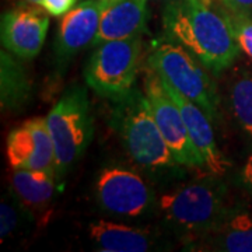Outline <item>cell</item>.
Masks as SVG:
<instances>
[{
	"mask_svg": "<svg viewBox=\"0 0 252 252\" xmlns=\"http://www.w3.org/2000/svg\"><path fill=\"white\" fill-rule=\"evenodd\" d=\"M142 54V36L97 45L84 69V79L97 94L117 99L135 87Z\"/></svg>",
	"mask_w": 252,
	"mask_h": 252,
	"instance_id": "8992f818",
	"label": "cell"
},
{
	"mask_svg": "<svg viewBox=\"0 0 252 252\" xmlns=\"http://www.w3.org/2000/svg\"><path fill=\"white\" fill-rule=\"evenodd\" d=\"M238 180H240L241 187L252 196V152L248 154V157L244 161L243 167L240 170Z\"/></svg>",
	"mask_w": 252,
	"mask_h": 252,
	"instance_id": "603a6c76",
	"label": "cell"
},
{
	"mask_svg": "<svg viewBox=\"0 0 252 252\" xmlns=\"http://www.w3.org/2000/svg\"><path fill=\"white\" fill-rule=\"evenodd\" d=\"M143 89L157 126L178 164L205 167L202 157L190 140L188 127L177 102L171 98L161 77L150 67L144 73Z\"/></svg>",
	"mask_w": 252,
	"mask_h": 252,
	"instance_id": "ba28073f",
	"label": "cell"
},
{
	"mask_svg": "<svg viewBox=\"0 0 252 252\" xmlns=\"http://www.w3.org/2000/svg\"><path fill=\"white\" fill-rule=\"evenodd\" d=\"M162 83L167 91L170 93L171 98L177 102L180 108L185 125L188 127L190 140L196 147L199 156L202 157L205 168H207L209 172H212L213 175H219V177L224 175L227 168L230 167V162L227 161V158L217 146L215 132L212 127V119L196 102L182 95L180 91L175 90L168 83H165L164 80Z\"/></svg>",
	"mask_w": 252,
	"mask_h": 252,
	"instance_id": "8fae6325",
	"label": "cell"
},
{
	"mask_svg": "<svg viewBox=\"0 0 252 252\" xmlns=\"http://www.w3.org/2000/svg\"><path fill=\"white\" fill-rule=\"evenodd\" d=\"M30 81L21 64L1 51V105L3 108L18 109L30 98Z\"/></svg>",
	"mask_w": 252,
	"mask_h": 252,
	"instance_id": "e0dca14e",
	"label": "cell"
},
{
	"mask_svg": "<svg viewBox=\"0 0 252 252\" xmlns=\"http://www.w3.org/2000/svg\"><path fill=\"white\" fill-rule=\"evenodd\" d=\"M18 224V212L9 200H3L0 205V235L1 241L10 235Z\"/></svg>",
	"mask_w": 252,
	"mask_h": 252,
	"instance_id": "ffe728a7",
	"label": "cell"
},
{
	"mask_svg": "<svg viewBox=\"0 0 252 252\" xmlns=\"http://www.w3.org/2000/svg\"><path fill=\"white\" fill-rule=\"evenodd\" d=\"M93 243L104 252H147L156 247V235L147 228L112 223L93 221L89 227Z\"/></svg>",
	"mask_w": 252,
	"mask_h": 252,
	"instance_id": "9a60e30c",
	"label": "cell"
},
{
	"mask_svg": "<svg viewBox=\"0 0 252 252\" xmlns=\"http://www.w3.org/2000/svg\"><path fill=\"white\" fill-rule=\"evenodd\" d=\"M99 207L109 215L140 217L157 206L154 190L140 174L124 167H107L95 182Z\"/></svg>",
	"mask_w": 252,
	"mask_h": 252,
	"instance_id": "52a82bcc",
	"label": "cell"
},
{
	"mask_svg": "<svg viewBox=\"0 0 252 252\" xmlns=\"http://www.w3.org/2000/svg\"><path fill=\"white\" fill-rule=\"evenodd\" d=\"M114 104L112 126L139 167L160 171L180 165L157 126L144 91L133 87L125 95L114 99Z\"/></svg>",
	"mask_w": 252,
	"mask_h": 252,
	"instance_id": "7a4b0ae2",
	"label": "cell"
},
{
	"mask_svg": "<svg viewBox=\"0 0 252 252\" xmlns=\"http://www.w3.org/2000/svg\"><path fill=\"white\" fill-rule=\"evenodd\" d=\"M147 0H107L94 45L142 35L147 30Z\"/></svg>",
	"mask_w": 252,
	"mask_h": 252,
	"instance_id": "4fadbf2b",
	"label": "cell"
},
{
	"mask_svg": "<svg viewBox=\"0 0 252 252\" xmlns=\"http://www.w3.org/2000/svg\"><path fill=\"white\" fill-rule=\"evenodd\" d=\"M231 21H233L235 38H237V42H238L241 52H244L250 59H252V17L251 16L231 14Z\"/></svg>",
	"mask_w": 252,
	"mask_h": 252,
	"instance_id": "d6986e66",
	"label": "cell"
},
{
	"mask_svg": "<svg viewBox=\"0 0 252 252\" xmlns=\"http://www.w3.org/2000/svg\"><path fill=\"white\" fill-rule=\"evenodd\" d=\"M55 181L54 174L26 168H14L10 178L20 202L32 209L44 207L52 200L56 190Z\"/></svg>",
	"mask_w": 252,
	"mask_h": 252,
	"instance_id": "2e32d148",
	"label": "cell"
},
{
	"mask_svg": "<svg viewBox=\"0 0 252 252\" xmlns=\"http://www.w3.org/2000/svg\"><path fill=\"white\" fill-rule=\"evenodd\" d=\"M164 41L187 48L213 74L240 55L231 14L219 0H171L162 10Z\"/></svg>",
	"mask_w": 252,
	"mask_h": 252,
	"instance_id": "6da1fadb",
	"label": "cell"
},
{
	"mask_svg": "<svg viewBox=\"0 0 252 252\" xmlns=\"http://www.w3.org/2000/svg\"><path fill=\"white\" fill-rule=\"evenodd\" d=\"M219 3L231 14L252 17V0H219Z\"/></svg>",
	"mask_w": 252,
	"mask_h": 252,
	"instance_id": "7402d4cb",
	"label": "cell"
},
{
	"mask_svg": "<svg viewBox=\"0 0 252 252\" xmlns=\"http://www.w3.org/2000/svg\"><path fill=\"white\" fill-rule=\"evenodd\" d=\"M147 63L165 83L196 102L212 121L219 118L220 98L212 72L187 48L164 41L154 48Z\"/></svg>",
	"mask_w": 252,
	"mask_h": 252,
	"instance_id": "5b68a950",
	"label": "cell"
},
{
	"mask_svg": "<svg viewBox=\"0 0 252 252\" xmlns=\"http://www.w3.org/2000/svg\"><path fill=\"white\" fill-rule=\"evenodd\" d=\"M56 158V178L61 180L87 150L93 133V117L87 90L70 86L46 117Z\"/></svg>",
	"mask_w": 252,
	"mask_h": 252,
	"instance_id": "277c9868",
	"label": "cell"
},
{
	"mask_svg": "<svg viewBox=\"0 0 252 252\" xmlns=\"http://www.w3.org/2000/svg\"><path fill=\"white\" fill-rule=\"evenodd\" d=\"M6 153L13 168L38 170L56 177L55 147L46 118H32L13 129L7 137Z\"/></svg>",
	"mask_w": 252,
	"mask_h": 252,
	"instance_id": "9c48e42d",
	"label": "cell"
},
{
	"mask_svg": "<svg viewBox=\"0 0 252 252\" xmlns=\"http://www.w3.org/2000/svg\"><path fill=\"white\" fill-rule=\"evenodd\" d=\"M230 104L235 121L252 137V73H244L233 83Z\"/></svg>",
	"mask_w": 252,
	"mask_h": 252,
	"instance_id": "ac0fdd59",
	"label": "cell"
},
{
	"mask_svg": "<svg viewBox=\"0 0 252 252\" xmlns=\"http://www.w3.org/2000/svg\"><path fill=\"white\" fill-rule=\"evenodd\" d=\"M27 3H32V4H41L42 0H26Z\"/></svg>",
	"mask_w": 252,
	"mask_h": 252,
	"instance_id": "cb8c5ba5",
	"label": "cell"
},
{
	"mask_svg": "<svg viewBox=\"0 0 252 252\" xmlns=\"http://www.w3.org/2000/svg\"><path fill=\"white\" fill-rule=\"evenodd\" d=\"M105 4L107 0H86L63 16L55 44L61 59L70 58L89 45H94Z\"/></svg>",
	"mask_w": 252,
	"mask_h": 252,
	"instance_id": "7c38bea8",
	"label": "cell"
},
{
	"mask_svg": "<svg viewBox=\"0 0 252 252\" xmlns=\"http://www.w3.org/2000/svg\"><path fill=\"white\" fill-rule=\"evenodd\" d=\"M206 177L175 187L157 199L165 223L187 234L203 235L216 227L231 210L223 181Z\"/></svg>",
	"mask_w": 252,
	"mask_h": 252,
	"instance_id": "3957f363",
	"label": "cell"
},
{
	"mask_svg": "<svg viewBox=\"0 0 252 252\" xmlns=\"http://www.w3.org/2000/svg\"><path fill=\"white\" fill-rule=\"evenodd\" d=\"M77 0H42L41 6L51 16H64L74 7Z\"/></svg>",
	"mask_w": 252,
	"mask_h": 252,
	"instance_id": "44dd1931",
	"label": "cell"
},
{
	"mask_svg": "<svg viewBox=\"0 0 252 252\" xmlns=\"http://www.w3.org/2000/svg\"><path fill=\"white\" fill-rule=\"evenodd\" d=\"M49 17L42 10L14 9L1 14V45L20 59H34L45 42Z\"/></svg>",
	"mask_w": 252,
	"mask_h": 252,
	"instance_id": "30bf717a",
	"label": "cell"
},
{
	"mask_svg": "<svg viewBox=\"0 0 252 252\" xmlns=\"http://www.w3.org/2000/svg\"><path fill=\"white\" fill-rule=\"evenodd\" d=\"M200 238L202 250L252 252V212L241 206L231 207L224 219Z\"/></svg>",
	"mask_w": 252,
	"mask_h": 252,
	"instance_id": "5bb4252c",
	"label": "cell"
}]
</instances>
